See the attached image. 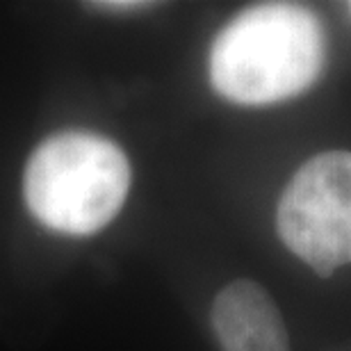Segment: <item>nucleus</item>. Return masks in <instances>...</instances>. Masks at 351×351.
<instances>
[{"instance_id": "5", "label": "nucleus", "mask_w": 351, "mask_h": 351, "mask_svg": "<svg viewBox=\"0 0 351 351\" xmlns=\"http://www.w3.org/2000/svg\"><path fill=\"white\" fill-rule=\"evenodd\" d=\"M89 10H101V12H137L151 7V3H114V0H105V3H89Z\"/></svg>"}, {"instance_id": "1", "label": "nucleus", "mask_w": 351, "mask_h": 351, "mask_svg": "<svg viewBox=\"0 0 351 351\" xmlns=\"http://www.w3.org/2000/svg\"><path fill=\"white\" fill-rule=\"evenodd\" d=\"M326 62L317 14L294 3H263L240 12L217 34L210 80L237 105H271L304 94Z\"/></svg>"}, {"instance_id": "3", "label": "nucleus", "mask_w": 351, "mask_h": 351, "mask_svg": "<svg viewBox=\"0 0 351 351\" xmlns=\"http://www.w3.org/2000/svg\"><path fill=\"white\" fill-rule=\"evenodd\" d=\"M280 240L319 276L351 263V153L326 151L301 165L276 208Z\"/></svg>"}, {"instance_id": "4", "label": "nucleus", "mask_w": 351, "mask_h": 351, "mask_svg": "<svg viewBox=\"0 0 351 351\" xmlns=\"http://www.w3.org/2000/svg\"><path fill=\"white\" fill-rule=\"evenodd\" d=\"M210 319L221 351H290L280 311L254 280H233L223 287Z\"/></svg>"}, {"instance_id": "6", "label": "nucleus", "mask_w": 351, "mask_h": 351, "mask_svg": "<svg viewBox=\"0 0 351 351\" xmlns=\"http://www.w3.org/2000/svg\"><path fill=\"white\" fill-rule=\"evenodd\" d=\"M349 10H351V3H349Z\"/></svg>"}, {"instance_id": "2", "label": "nucleus", "mask_w": 351, "mask_h": 351, "mask_svg": "<svg viewBox=\"0 0 351 351\" xmlns=\"http://www.w3.org/2000/svg\"><path fill=\"white\" fill-rule=\"evenodd\" d=\"M125 153L94 132H60L27 160L23 196L46 228L89 235L114 219L128 196Z\"/></svg>"}]
</instances>
